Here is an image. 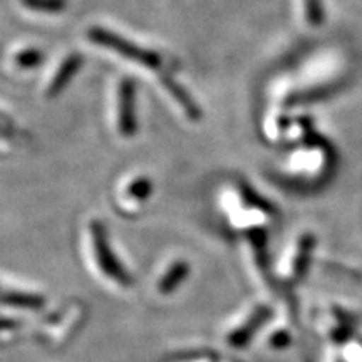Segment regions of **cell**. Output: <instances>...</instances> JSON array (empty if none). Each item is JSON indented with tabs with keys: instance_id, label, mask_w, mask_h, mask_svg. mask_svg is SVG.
Here are the masks:
<instances>
[{
	"instance_id": "6da1fadb",
	"label": "cell",
	"mask_w": 362,
	"mask_h": 362,
	"mask_svg": "<svg viewBox=\"0 0 362 362\" xmlns=\"http://www.w3.org/2000/svg\"><path fill=\"white\" fill-rule=\"evenodd\" d=\"M86 315H88V310L83 302H69L61 310L54 312L45 319L42 329H40L42 341L51 347L66 346L83 327Z\"/></svg>"
},
{
	"instance_id": "7a4b0ae2",
	"label": "cell",
	"mask_w": 362,
	"mask_h": 362,
	"mask_svg": "<svg viewBox=\"0 0 362 362\" xmlns=\"http://www.w3.org/2000/svg\"><path fill=\"white\" fill-rule=\"evenodd\" d=\"M89 233L90 242H93L94 250V260L96 265L104 277L112 280L119 287H129L131 285V275L126 272L123 264H119L115 257V252L111 250L110 243H107L106 230L101 221L93 220L89 223Z\"/></svg>"
},
{
	"instance_id": "3957f363",
	"label": "cell",
	"mask_w": 362,
	"mask_h": 362,
	"mask_svg": "<svg viewBox=\"0 0 362 362\" xmlns=\"http://www.w3.org/2000/svg\"><path fill=\"white\" fill-rule=\"evenodd\" d=\"M90 42L104 45V47H110L112 51L119 52V56L126 59H131V61L138 62V64H143L146 67H151V69H156L158 66L161 64V59L156 52L146 51V49L139 47V45L131 44L129 40H126L119 35L110 33V30L99 29V27H93V29L88 33Z\"/></svg>"
},
{
	"instance_id": "277c9868",
	"label": "cell",
	"mask_w": 362,
	"mask_h": 362,
	"mask_svg": "<svg viewBox=\"0 0 362 362\" xmlns=\"http://www.w3.org/2000/svg\"><path fill=\"white\" fill-rule=\"evenodd\" d=\"M270 317L272 309L269 305L253 307L250 314L243 317V320H240V322L226 334V344L235 347V349H243V347L252 341L253 336L264 327Z\"/></svg>"
},
{
	"instance_id": "5b68a950",
	"label": "cell",
	"mask_w": 362,
	"mask_h": 362,
	"mask_svg": "<svg viewBox=\"0 0 362 362\" xmlns=\"http://www.w3.org/2000/svg\"><path fill=\"white\" fill-rule=\"evenodd\" d=\"M315 247V237L312 233H304L298 238L296 252H293L291 264H288V270L282 275V282L285 287H296L304 280V277L309 272L312 253H314Z\"/></svg>"
},
{
	"instance_id": "8992f818",
	"label": "cell",
	"mask_w": 362,
	"mask_h": 362,
	"mask_svg": "<svg viewBox=\"0 0 362 362\" xmlns=\"http://www.w3.org/2000/svg\"><path fill=\"white\" fill-rule=\"evenodd\" d=\"M136 86L129 78H124L119 83V112H117V124H119V131L126 138L136 134L138 124H136Z\"/></svg>"
},
{
	"instance_id": "52a82bcc",
	"label": "cell",
	"mask_w": 362,
	"mask_h": 362,
	"mask_svg": "<svg viewBox=\"0 0 362 362\" xmlns=\"http://www.w3.org/2000/svg\"><path fill=\"white\" fill-rule=\"evenodd\" d=\"M81 64H83V56H79V54H71L69 57H66L64 61H62L61 67H59V71L54 74L51 84H49L47 96H57V94L69 84L72 76L79 71Z\"/></svg>"
},
{
	"instance_id": "ba28073f",
	"label": "cell",
	"mask_w": 362,
	"mask_h": 362,
	"mask_svg": "<svg viewBox=\"0 0 362 362\" xmlns=\"http://www.w3.org/2000/svg\"><path fill=\"white\" fill-rule=\"evenodd\" d=\"M189 275V264L185 260H176L166 269L165 274L158 280L156 288L161 296H170L175 291H178L183 280Z\"/></svg>"
},
{
	"instance_id": "9c48e42d",
	"label": "cell",
	"mask_w": 362,
	"mask_h": 362,
	"mask_svg": "<svg viewBox=\"0 0 362 362\" xmlns=\"http://www.w3.org/2000/svg\"><path fill=\"white\" fill-rule=\"evenodd\" d=\"M4 305L24 310H42L45 307V297L39 293L24 291H6L2 296Z\"/></svg>"
},
{
	"instance_id": "30bf717a",
	"label": "cell",
	"mask_w": 362,
	"mask_h": 362,
	"mask_svg": "<svg viewBox=\"0 0 362 362\" xmlns=\"http://www.w3.org/2000/svg\"><path fill=\"white\" fill-rule=\"evenodd\" d=\"M161 83H163V86H165L166 89L170 90V94L171 96H173L176 101H178V104L181 107H183L185 110V112H187V115L192 117V119H200L202 117V111H200V107L197 106V103L193 101L192 98L188 96L187 94V90H185L183 88H181V86H178L175 83L173 79L171 78H168V76H163L161 78Z\"/></svg>"
},
{
	"instance_id": "8fae6325",
	"label": "cell",
	"mask_w": 362,
	"mask_h": 362,
	"mask_svg": "<svg viewBox=\"0 0 362 362\" xmlns=\"http://www.w3.org/2000/svg\"><path fill=\"white\" fill-rule=\"evenodd\" d=\"M22 6L35 12L57 13L66 8V0H21Z\"/></svg>"
},
{
	"instance_id": "7c38bea8",
	"label": "cell",
	"mask_w": 362,
	"mask_h": 362,
	"mask_svg": "<svg viewBox=\"0 0 362 362\" xmlns=\"http://www.w3.org/2000/svg\"><path fill=\"white\" fill-rule=\"evenodd\" d=\"M151 192H153L151 181L148 178H138L129 185L126 194H128L129 198H133L134 202H143L146 200L149 194H151Z\"/></svg>"
},
{
	"instance_id": "4fadbf2b",
	"label": "cell",
	"mask_w": 362,
	"mask_h": 362,
	"mask_svg": "<svg viewBox=\"0 0 362 362\" xmlns=\"http://www.w3.org/2000/svg\"><path fill=\"white\" fill-rule=\"evenodd\" d=\"M42 61V52L37 51V49H24V51H21L16 57V64L22 67V69H33V67L40 64Z\"/></svg>"
},
{
	"instance_id": "5bb4252c",
	"label": "cell",
	"mask_w": 362,
	"mask_h": 362,
	"mask_svg": "<svg viewBox=\"0 0 362 362\" xmlns=\"http://www.w3.org/2000/svg\"><path fill=\"white\" fill-rule=\"evenodd\" d=\"M267 342H269V346L272 347V349H285L287 346H291L292 336L287 329L282 327V325H279V327H275L269 334Z\"/></svg>"
},
{
	"instance_id": "9a60e30c",
	"label": "cell",
	"mask_w": 362,
	"mask_h": 362,
	"mask_svg": "<svg viewBox=\"0 0 362 362\" xmlns=\"http://www.w3.org/2000/svg\"><path fill=\"white\" fill-rule=\"evenodd\" d=\"M305 12L307 21H310L314 25L324 21V11L320 7V0H305Z\"/></svg>"
},
{
	"instance_id": "2e32d148",
	"label": "cell",
	"mask_w": 362,
	"mask_h": 362,
	"mask_svg": "<svg viewBox=\"0 0 362 362\" xmlns=\"http://www.w3.org/2000/svg\"><path fill=\"white\" fill-rule=\"evenodd\" d=\"M173 362H218V359L211 352H197V354H187L180 357V359Z\"/></svg>"
},
{
	"instance_id": "e0dca14e",
	"label": "cell",
	"mask_w": 362,
	"mask_h": 362,
	"mask_svg": "<svg viewBox=\"0 0 362 362\" xmlns=\"http://www.w3.org/2000/svg\"><path fill=\"white\" fill-rule=\"evenodd\" d=\"M226 362H233V361H226Z\"/></svg>"
}]
</instances>
